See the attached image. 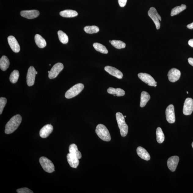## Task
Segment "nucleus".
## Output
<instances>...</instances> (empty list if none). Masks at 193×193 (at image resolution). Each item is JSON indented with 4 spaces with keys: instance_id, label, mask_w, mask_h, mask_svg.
I'll list each match as a JSON object with an SVG mask.
<instances>
[{
    "instance_id": "nucleus-1",
    "label": "nucleus",
    "mask_w": 193,
    "mask_h": 193,
    "mask_svg": "<svg viewBox=\"0 0 193 193\" xmlns=\"http://www.w3.org/2000/svg\"><path fill=\"white\" fill-rule=\"evenodd\" d=\"M22 121V117L20 115H16L12 117L5 125V133L9 134L13 133L19 126Z\"/></svg>"
},
{
    "instance_id": "nucleus-2",
    "label": "nucleus",
    "mask_w": 193,
    "mask_h": 193,
    "mask_svg": "<svg viewBox=\"0 0 193 193\" xmlns=\"http://www.w3.org/2000/svg\"><path fill=\"white\" fill-rule=\"evenodd\" d=\"M116 117L121 136L125 137L127 136L129 129L128 126L125 122V117L121 113L117 112L116 114Z\"/></svg>"
},
{
    "instance_id": "nucleus-3",
    "label": "nucleus",
    "mask_w": 193,
    "mask_h": 193,
    "mask_svg": "<svg viewBox=\"0 0 193 193\" xmlns=\"http://www.w3.org/2000/svg\"><path fill=\"white\" fill-rule=\"evenodd\" d=\"M96 133L98 137L104 141H110L111 136L110 133L104 125L101 124L98 125L96 128Z\"/></svg>"
},
{
    "instance_id": "nucleus-4",
    "label": "nucleus",
    "mask_w": 193,
    "mask_h": 193,
    "mask_svg": "<svg viewBox=\"0 0 193 193\" xmlns=\"http://www.w3.org/2000/svg\"><path fill=\"white\" fill-rule=\"evenodd\" d=\"M84 88V86L82 83H78L68 90L65 93V97L67 99L74 97L78 95Z\"/></svg>"
},
{
    "instance_id": "nucleus-5",
    "label": "nucleus",
    "mask_w": 193,
    "mask_h": 193,
    "mask_svg": "<svg viewBox=\"0 0 193 193\" xmlns=\"http://www.w3.org/2000/svg\"><path fill=\"white\" fill-rule=\"evenodd\" d=\"M39 161L42 167L46 172L51 173L54 171V166L53 163L47 157H40Z\"/></svg>"
},
{
    "instance_id": "nucleus-6",
    "label": "nucleus",
    "mask_w": 193,
    "mask_h": 193,
    "mask_svg": "<svg viewBox=\"0 0 193 193\" xmlns=\"http://www.w3.org/2000/svg\"><path fill=\"white\" fill-rule=\"evenodd\" d=\"M148 14L155 23L156 29H159L160 28V23L159 21L161 20V18L157 12L156 9L154 7L150 8L148 12Z\"/></svg>"
},
{
    "instance_id": "nucleus-7",
    "label": "nucleus",
    "mask_w": 193,
    "mask_h": 193,
    "mask_svg": "<svg viewBox=\"0 0 193 193\" xmlns=\"http://www.w3.org/2000/svg\"><path fill=\"white\" fill-rule=\"evenodd\" d=\"M138 77L144 82L151 86H154L157 82L151 75L147 73H140L138 75Z\"/></svg>"
},
{
    "instance_id": "nucleus-8",
    "label": "nucleus",
    "mask_w": 193,
    "mask_h": 193,
    "mask_svg": "<svg viewBox=\"0 0 193 193\" xmlns=\"http://www.w3.org/2000/svg\"><path fill=\"white\" fill-rule=\"evenodd\" d=\"M64 68V66L62 63H58L56 64L50 71L48 75L49 78L52 79L55 78Z\"/></svg>"
},
{
    "instance_id": "nucleus-9",
    "label": "nucleus",
    "mask_w": 193,
    "mask_h": 193,
    "mask_svg": "<svg viewBox=\"0 0 193 193\" xmlns=\"http://www.w3.org/2000/svg\"><path fill=\"white\" fill-rule=\"evenodd\" d=\"M36 71L34 67L31 66L28 69L27 75V83L28 86L34 85Z\"/></svg>"
},
{
    "instance_id": "nucleus-10",
    "label": "nucleus",
    "mask_w": 193,
    "mask_h": 193,
    "mask_svg": "<svg viewBox=\"0 0 193 193\" xmlns=\"http://www.w3.org/2000/svg\"><path fill=\"white\" fill-rule=\"evenodd\" d=\"M193 111V100L191 98H187L184 104L183 114L186 116H188L191 114Z\"/></svg>"
},
{
    "instance_id": "nucleus-11",
    "label": "nucleus",
    "mask_w": 193,
    "mask_h": 193,
    "mask_svg": "<svg viewBox=\"0 0 193 193\" xmlns=\"http://www.w3.org/2000/svg\"><path fill=\"white\" fill-rule=\"evenodd\" d=\"M166 115L168 122L170 123L175 122V109L173 105L170 104L167 107L166 110Z\"/></svg>"
},
{
    "instance_id": "nucleus-12",
    "label": "nucleus",
    "mask_w": 193,
    "mask_h": 193,
    "mask_svg": "<svg viewBox=\"0 0 193 193\" xmlns=\"http://www.w3.org/2000/svg\"><path fill=\"white\" fill-rule=\"evenodd\" d=\"M181 74V72L178 69L175 68L171 69L168 73L169 80L172 82H176L179 80Z\"/></svg>"
},
{
    "instance_id": "nucleus-13",
    "label": "nucleus",
    "mask_w": 193,
    "mask_h": 193,
    "mask_svg": "<svg viewBox=\"0 0 193 193\" xmlns=\"http://www.w3.org/2000/svg\"><path fill=\"white\" fill-rule=\"evenodd\" d=\"M8 44L13 51L15 53H18L20 51V46L15 38L10 35L8 37Z\"/></svg>"
},
{
    "instance_id": "nucleus-14",
    "label": "nucleus",
    "mask_w": 193,
    "mask_h": 193,
    "mask_svg": "<svg viewBox=\"0 0 193 193\" xmlns=\"http://www.w3.org/2000/svg\"><path fill=\"white\" fill-rule=\"evenodd\" d=\"M20 14L23 17L28 19H32L39 16V12L36 10H23L20 12Z\"/></svg>"
},
{
    "instance_id": "nucleus-15",
    "label": "nucleus",
    "mask_w": 193,
    "mask_h": 193,
    "mask_svg": "<svg viewBox=\"0 0 193 193\" xmlns=\"http://www.w3.org/2000/svg\"><path fill=\"white\" fill-rule=\"evenodd\" d=\"M179 161V157L173 156L170 157L168 159L167 164L168 167L172 172L175 171Z\"/></svg>"
},
{
    "instance_id": "nucleus-16",
    "label": "nucleus",
    "mask_w": 193,
    "mask_h": 193,
    "mask_svg": "<svg viewBox=\"0 0 193 193\" xmlns=\"http://www.w3.org/2000/svg\"><path fill=\"white\" fill-rule=\"evenodd\" d=\"M104 70L110 75L119 79L122 78L123 75L120 71L114 67L107 66L105 67Z\"/></svg>"
},
{
    "instance_id": "nucleus-17",
    "label": "nucleus",
    "mask_w": 193,
    "mask_h": 193,
    "mask_svg": "<svg viewBox=\"0 0 193 193\" xmlns=\"http://www.w3.org/2000/svg\"><path fill=\"white\" fill-rule=\"evenodd\" d=\"M53 130V126L51 124L46 125L42 128L39 132V135L42 138H46L48 137Z\"/></svg>"
},
{
    "instance_id": "nucleus-18",
    "label": "nucleus",
    "mask_w": 193,
    "mask_h": 193,
    "mask_svg": "<svg viewBox=\"0 0 193 193\" xmlns=\"http://www.w3.org/2000/svg\"><path fill=\"white\" fill-rule=\"evenodd\" d=\"M67 158L71 167L73 168H76L78 166L79 163V159L76 157L69 153L67 155Z\"/></svg>"
},
{
    "instance_id": "nucleus-19",
    "label": "nucleus",
    "mask_w": 193,
    "mask_h": 193,
    "mask_svg": "<svg viewBox=\"0 0 193 193\" xmlns=\"http://www.w3.org/2000/svg\"><path fill=\"white\" fill-rule=\"evenodd\" d=\"M137 153L140 158L145 160L148 161L150 159V156L149 153L144 148L139 146L137 148Z\"/></svg>"
},
{
    "instance_id": "nucleus-20",
    "label": "nucleus",
    "mask_w": 193,
    "mask_h": 193,
    "mask_svg": "<svg viewBox=\"0 0 193 193\" xmlns=\"http://www.w3.org/2000/svg\"><path fill=\"white\" fill-rule=\"evenodd\" d=\"M69 151L70 154L74 155L77 158L79 159L81 158V153L78 151L76 144H71L69 147Z\"/></svg>"
},
{
    "instance_id": "nucleus-21",
    "label": "nucleus",
    "mask_w": 193,
    "mask_h": 193,
    "mask_svg": "<svg viewBox=\"0 0 193 193\" xmlns=\"http://www.w3.org/2000/svg\"><path fill=\"white\" fill-rule=\"evenodd\" d=\"M150 99V94L146 91L142 92L140 96V106L141 107H144L146 105Z\"/></svg>"
},
{
    "instance_id": "nucleus-22",
    "label": "nucleus",
    "mask_w": 193,
    "mask_h": 193,
    "mask_svg": "<svg viewBox=\"0 0 193 193\" xmlns=\"http://www.w3.org/2000/svg\"><path fill=\"white\" fill-rule=\"evenodd\" d=\"M60 15L64 17L72 18L77 16L78 13L74 10H65L60 12Z\"/></svg>"
},
{
    "instance_id": "nucleus-23",
    "label": "nucleus",
    "mask_w": 193,
    "mask_h": 193,
    "mask_svg": "<svg viewBox=\"0 0 193 193\" xmlns=\"http://www.w3.org/2000/svg\"><path fill=\"white\" fill-rule=\"evenodd\" d=\"M10 62L9 59L5 56H3L0 60V68L3 71H5L9 67Z\"/></svg>"
},
{
    "instance_id": "nucleus-24",
    "label": "nucleus",
    "mask_w": 193,
    "mask_h": 193,
    "mask_svg": "<svg viewBox=\"0 0 193 193\" xmlns=\"http://www.w3.org/2000/svg\"><path fill=\"white\" fill-rule=\"evenodd\" d=\"M108 93L109 94L116 95L117 96H123L125 95V92L122 89L117 88L115 89L112 87H110L107 89Z\"/></svg>"
},
{
    "instance_id": "nucleus-25",
    "label": "nucleus",
    "mask_w": 193,
    "mask_h": 193,
    "mask_svg": "<svg viewBox=\"0 0 193 193\" xmlns=\"http://www.w3.org/2000/svg\"><path fill=\"white\" fill-rule=\"evenodd\" d=\"M35 41L36 45L40 48H45L47 43L46 42L41 35L38 34L35 35Z\"/></svg>"
},
{
    "instance_id": "nucleus-26",
    "label": "nucleus",
    "mask_w": 193,
    "mask_h": 193,
    "mask_svg": "<svg viewBox=\"0 0 193 193\" xmlns=\"http://www.w3.org/2000/svg\"><path fill=\"white\" fill-rule=\"evenodd\" d=\"M93 47L96 51L103 54H107L108 53V50L102 44L95 43L93 44Z\"/></svg>"
},
{
    "instance_id": "nucleus-27",
    "label": "nucleus",
    "mask_w": 193,
    "mask_h": 193,
    "mask_svg": "<svg viewBox=\"0 0 193 193\" xmlns=\"http://www.w3.org/2000/svg\"><path fill=\"white\" fill-rule=\"evenodd\" d=\"M186 6L185 5H182L181 6H177L173 8L171 10V15L173 16L179 14L181 12L186 9Z\"/></svg>"
},
{
    "instance_id": "nucleus-28",
    "label": "nucleus",
    "mask_w": 193,
    "mask_h": 193,
    "mask_svg": "<svg viewBox=\"0 0 193 193\" xmlns=\"http://www.w3.org/2000/svg\"><path fill=\"white\" fill-rule=\"evenodd\" d=\"M157 142L159 144H162L165 140V136L160 127L157 128L156 132Z\"/></svg>"
},
{
    "instance_id": "nucleus-29",
    "label": "nucleus",
    "mask_w": 193,
    "mask_h": 193,
    "mask_svg": "<svg viewBox=\"0 0 193 193\" xmlns=\"http://www.w3.org/2000/svg\"><path fill=\"white\" fill-rule=\"evenodd\" d=\"M58 35L60 41L63 44L67 43L68 42V37L65 33L62 31H58Z\"/></svg>"
},
{
    "instance_id": "nucleus-30",
    "label": "nucleus",
    "mask_w": 193,
    "mask_h": 193,
    "mask_svg": "<svg viewBox=\"0 0 193 193\" xmlns=\"http://www.w3.org/2000/svg\"><path fill=\"white\" fill-rule=\"evenodd\" d=\"M85 32L88 34L97 33L100 31L99 28L95 26H87L84 28Z\"/></svg>"
},
{
    "instance_id": "nucleus-31",
    "label": "nucleus",
    "mask_w": 193,
    "mask_h": 193,
    "mask_svg": "<svg viewBox=\"0 0 193 193\" xmlns=\"http://www.w3.org/2000/svg\"><path fill=\"white\" fill-rule=\"evenodd\" d=\"M19 76V71L17 70H14L10 75L9 79L10 82L12 83H16L18 80Z\"/></svg>"
},
{
    "instance_id": "nucleus-32",
    "label": "nucleus",
    "mask_w": 193,
    "mask_h": 193,
    "mask_svg": "<svg viewBox=\"0 0 193 193\" xmlns=\"http://www.w3.org/2000/svg\"><path fill=\"white\" fill-rule=\"evenodd\" d=\"M111 43L114 47L118 49L125 48L126 46V44L121 41L113 40L111 41Z\"/></svg>"
},
{
    "instance_id": "nucleus-33",
    "label": "nucleus",
    "mask_w": 193,
    "mask_h": 193,
    "mask_svg": "<svg viewBox=\"0 0 193 193\" xmlns=\"http://www.w3.org/2000/svg\"><path fill=\"white\" fill-rule=\"evenodd\" d=\"M7 102V99L5 97L0 98V114L2 113L3 109Z\"/></svg>"
},
{
    "instance_id": "nucleus-34",
    "label": "nucleus",
    "mask_w": 193,
    "mask_h": 193,
    "mask_svg": "<svg viewBox=\"0 0 193 193\" xmlns=\"http://www.w3.org/2000/svg\"><path fill=\"white\" fill-rule=\"evenodd\" d=\"M16 191H17L18 193H33V191L29 189L26 188H21L18 189L17 190H16Z\"/></svg>"
},
{
    "instance_id": "nucleus-35",
    "label": "nucleus",
    "mask_w": 193,
    "mask_h": 193,
    "mask_svg": "<svg viewBox=\"0 0 193 193\" xmlns=\"http://www.w3.org/2000/svg\"><path fill=\"white\" fill-rule=\"evenodd\" d=\"M127 0H118L119 5L121 7H124L126 4Z\"/></svg>"
},
{
    "instance_id": "nucleus-36",
    "label": "nucleus",
    "mask_w": 193,
    "mask_h": 193,
    "mask_svg": "<svg viewBox=\"0 0 193 193\" xmlns=\"http://www.w3.org/2000/svg\"><path fill=\"white\" fill-rule=\"evenodd\" d=\"M188 60L189 64L193 66V58H189L188 59Z\"/></svg>"
},
{
    "instance_id": "nucleus-37",
    "label": "nucleus",
    "mask_w": 193,
    "mask_h": 193,
    "mask_svg": "<svg viewBox=\"0 0 193 193\" xmlns=\"http://www.w3.org/2000/svg\"><path fill=\"white\" fill-rule=\"evenodd\" d=\"M188 45L193 48V39H191L188 42Z\"/></svg>"
},
{
    "instance_id": "nucleus-38",
    "label": "nucleus",
    "mask_w": 193,
    "mask_h": 193,
    "mask_svg": "<svg viewBox=\"0 0 193 193\" xmlns=\"http://www.w3.org/2000/svg\"><path fill=\"white\" fill-rule=\"evenodd\" d=\"M187 27L188 29H193V22L191 24H189L187 26Z\"/></svg>"
},
{
    "instance_id": "nucleus-39",
    "label": "nucleus",
    "mask_w": 193,
    "mask_h": 193,
    "mask_svg": "<svg viewBox=\"0 0 193 193\" xmlns=\"http://www.w3.org/2000/svg\"><path fill=\"white\" fill-rule=\"evenodd\" d=\"M192 147L193 148V142H192Z\"/></svg>"
},
{
    "instance_id": "nucleus-40",
    "label": "nucleus",
    "mask_w": 193,
    "mask_h": 193,
    "mask_svg": "<svg viewBox=\"0 0 193 193\" xmlns=\"http://www.w3.org/2000/svg\"><path fill=\"white\" fill-rule=\"evenodd\" d=\"M157 86V84L155 85V86H154V87H156Z\"/></svg>"
},
{
    "instance_id": "nucleus-41",
    "label": "nucleus",
    "mask_w": 193,
    "mask_h": 193,
    "mask_svg": "<svg viewBox=\"0 0 193 193\" xmlns=\"http://www.w3.org/2000/svg\"><path fill=\"white\" fill-rule=\"evenodd\" d=\"M111 41H109V42L111 43Z\"/></svg>"
},
{
    "instance_id": "nucleus-42",
    "label": "nucleus",
    "mask_w": 193,
    "mask_h": 193,
    "mask_svg": "<svg viewBox=\"0 0 193 193\" xmlns=\"http://www.w3.org/2000/svg\"><path fill=\"white\" fill-rule=\"evenodd\" d=\"M49 72H50V71H48V73H49Z\"/></svg>"
},
{
    "instance_id": "nucleus-43",
    "label": "nucleus",
    "mask_w": 193,
    "mask_h": 193,
    "mask_svg": "<svg viewBox=\"0 0 193 193\" xmlns=\"http://www.w3.org/2000/svg\"><path fill=\"white\" fill-rule=\"evenodd\" d=\"M124 117H125V118H126V116H124Z\"/></svg>"
},
{
    "instance_id": "nucleus-44",
    "label": "nucleus",
    "mask_w": 193,
    "mask_h": 193,
    "mask_svg": "<svg viewBox=\"0 0 193 193\" xmlns=\"http://www.w3.org/2000/svg\"><path fill=\"white\" fill-rule=\"evenodd\" d=\"M36 75H37V73H38V72H37V71H36Z\"/></svg>"
},
{
    "instance_id": "nucleus-45",
    "label": "nucleus",
    "mask_w": 193,
    "mask_h": 193,
    "mask_svg": "<svg viewBox=\"0 0 193 193\" xmlns=\"http://www.w3.org/2000/svg\"><path fill=\"white\" fill-rule=\"evenodd\" d=\"M187 93L188 94V92H187Z\"/></svg>"
},
{
    "instance_id": "nucleus-46",
    "label": "nucleus",
    "mask_w": 193,
    "mask_h": 193,
    "mask_svg": "<svg viewBox=\"0 0 193 193\" xmlns=\"http://www.w3.org/2000/svg\"><path fill=\"white\" fill-rule=\"evenodd\" d=\"M49 66H51V64H49Z\"/></svg>"
}]
</instances>
